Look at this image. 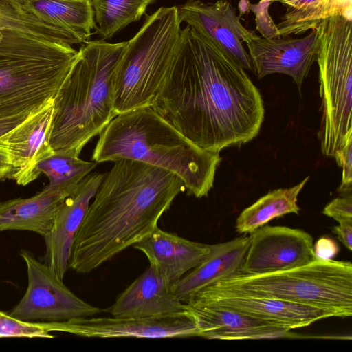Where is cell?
Returning <instances> with one entry per match:
<instances>
[{"label":"cell","mask_w":352,"mask_h":352,"mask_svg":"<svg viewBox=\"0 0 352 352\" xmlns=\"http://www.w3.org/2000/svg\"><path fill=\"white\" fill-rule=\"evenodd\" d=\"M339 252V246L332 239L322 237L314 245V252L316 258L331 260Z\"/></svg>","instance_id":"obj_31"},{"label":"cell","mask_w":352,"mask_h":352,"mask_svg":"<svg viewBox=\"0 0 352 352\" xmlns=\"http://www.w3.org/2000/svg\"><path fill=\"white\" fill-rule=\"evenodd\" d=\"M155 0H91L97 34L110 38L129 24L138 21Z\"/></svg>","instance_id":"obj_25"},{"label":"cell","mask_w":352,"mask_h":352,"mask_svg":"<svg viewBox=\"0 0 352 352\" xmlns=\"http://www.w3.org/2000/svg\"><path fill=\"white\" fill-rule=\"evenodd\" d=\"M322 213L336 220L338 223H352L351 192L344 193L327 204Z\"/></svg>","instance_id":"obj_29"},{"label":"cell","mask_w":352,"mask_h":352,"mask_svg":"<svg viewBox=\"0 0 352 352\" xmlns=\"http://www.w3.org/2000/svg\"><path fill=\"white\" fill-rule=\"evenodd\" d=\"M198 292L217 296L275 298L329 310L336 317H349L352 315V264L317 258L281 272L237 274Z\"/></svg>","instance_id":"obj_6"},{"label":"cell","mask_w":352,"mask_h":352,"mask_svg":"<svg viewBox=\"0 0 352 352\" xmlns=\"http://www.w3.org/2000/svg\"><path fill=\"white\" fill-rule=\"evenodd\" d=\"M105 173L87 175L60 206L49 233L43 237L45 261L52 273L60 280L69 268L72 243L89 206Z\"/></svg>","instance_id":"obj_14"},{"label":"cell","mask_w":352,"mask_h":352,"mask_svg":"<svg viewBox=\"0 0 352 352\" xmlns=\"http://www.w3.org/2000/svg\"><path fill=\"white\" fill-rule=\"evenodd\" d=\"M54 100L30 116L1 139L12 166L10 178L25 186L41 175L38 165L53 155L50 133Z\"/></svg>","instance_id":"obj_15"},{"label":"cell","mask_w":352,"mask_h":352,"mask_svg":"<svg viewBox=\"0 0 352 352\" xmlns=\"http://www.w3.org/2000/svg\"><path fill=\"white\" fill-rule=\"evenodd\" d=\"M89 1H91V0H89Z\"/></svg>","instance_id":"obj_36"},{"label":"cell","mask_w":352,"mask_h":352,"mask_svg":"<svg viewBox=\"0 0 352 352\" xmlns=\"http://www.w3.org/2000/svg\"><path fill=\"white\" fill-rule=\"evenodd\" d=\"M171 285L154 266L149 265L103 311L116 317H148L187 309L186 303L173 294Z\"/></svg>","instance_id":"obj_17"},{"label":"cell","mask_w":352,"mask_h":352,"mask_svg":"<svg viewBox=\"0 0 352 352\" xmlns=\"http://www.w3.org/2000/svg\"><path fill=\"white\" fill-rule=\"evenodd\" d=\"M12 170L10 155L0 138V181L5 178H10Z\"/></svg>","instance_id":"obj_33"},{"label":"cell","mask_w":352,"mask_h":352,"mask_svg":"<svg viewBox=\"0 0 352 352\" xmlns=\"http://www.w3.org/2000/svg\"><path fill=\"white\" fill-rule=\"evenodd\" d=\"M41 19L74 31L88 40L95 27L89 0H16Z\"/></svg>","instance_id":"obj_23"},{"label":"cell","mask_w":352,"mask_h":352,"mask_svg":"<svg viewBox=\"0 0 352 352\" xmlns=\"http://www.w3.org/2000/svg\"><path fill=\"white\" fill-rule=\"evenodd\" d=\"M58 331L86 338H168L200 336L188 309L148 317H80L58 321Z\"/></svg>","instance_id":"obj_10"},{"label":"cell","mask_w":352,"mask_h":352,"mask_svg":"<svg viewBox=\"0 0 352 352\" xmlns=\"http://www.w3.org/2000/svg\"><path fill=\"white\" fill-rule=\"evenodd\" d=\"M20 255L27 267L28 283L25 294L9 313L12 316L25 321L56 322L103 311L74 294L30 252L21 250Z\"/></svg>","instance_id":"obj_9"},{"label":"cell","mask_w":352,"mask_h":352,"mask_svg":"<svg viewBox=\"0 0 352 352\" xmlns=\"http://www.w3.org/2000/svg\"><path fill=\"white\" fill-rule=\"evenodd\" d=\"M323 20L341 16L352 21V0H321Z\"/></svg>","instance_id":"obj_30"},{"label":"cell","mask_w":352,"mask_h":352,"mask_svg":"<svg viewBox=\"0 0 352 352\" xmlns=\"http://www.w3.org/2000/svg\"><path fill=\"white\" fill-rule=\"evenodd\" d=\"M151 107L193 144L218 153L254 138L265 116L261 95L245 69L188 25Z\"/></svg>","instance_id":"obj_1"},{"label":"cell","mask_w":352,"mask_h":352,"mask_svg":"<svg viewBox=\"0 0 352 352\" xmlns=\"http://www.w3.org/2000/svg\"><path fill=\"white\" fill-rule=\"evenodd\" d=\"M67 197L47 186L33 197L0 202V231L26 230L45 236Z\"/></svg>","instance_id":"obj_22"},{"label":"cell","mask_w":352,"mask_h":352,"mask_svg":"<svg viewBox=\"0 0 352 352\" xmlns=\"http://www.w3.org/2000/svg\"><path fill=\"white\" fill-rule=\"evenodd\" d=\"M78 54L72 45H0V119L34 113L53 101Z\"/></svg>","instance_id":"obj_7"},{"label":"cell","mask_w":352,"mask_h":352,"mask_svg":"<svg viewBox=\"0 0 352 352\" xmlns=\"http://www.w3.org/2000/svg\"><path fill=\"white\" fill-rule=\"evenodd\" d=\"M320 0H271L273 1H278L287 6V8L299 9L307 7Z\"/></svg>","instance_id":"obj_35"},{"label":"cell","mask_w":352,"mask_h":352,"mask_svg":"<svg viewBox=\"0 0 352 352\" xmlns=\"http://www.w3.org/2000/svg\"><path fill=\"white\" fill-rule=\"evenodd\" d=\"M322 121L321 150L334 157L352 138V21L341 16L316 27Z\"/></svg>","instance_id":"obj_8"},{"label":"cell","mask_w":352,"mask_h":352,"mask_svg":"<svg viewBox=\"0 0 352 352\" xmlns=\"http://www.w3.org/2000/svg\"><path fill=\"white\" fill-rule=\"evenodd\" d=\"M80 34L45 21L16 0H0V45L87 42Z\"/></svg>","instance_id":"obj_20"},{"label":"cell","mask_w":352,"mask_h":352,"mask_svg":"<svg viewBox=\"0 0 352 352\" xmlns=\"http://www.w3.org/2000/svg\"><path fill=\"white\" fill-rule=\"evenodd\" d=\"M250 234L241 274L258 275L281 272L317 259L312 236L302 230L263 226Z\"/></svg>","instance_id":"obj_11"},{"label":"cell","mask_w":352,"mask_h":352,"mask_svg":"<svg viewBox=\"0 0 352 352\" xmlns=\"http://www.w3.org/2000/svg\"><path fill=\"white\" fill-rule=\"evenodd\" d=\"M173 285L209 255L211 245L192 241L157 226L132 245Z\"/></svg>","instance_id":"obj_18"},{"label":"cell","mask_w":352,"mask_h":352,"mask_svg":"<svg viewBox=\"0 0 352 352\" xmlns=\"http://www.w3.org/2000/svg\"><path fill=\"white\" fill-rule=\"evenodd\" d=\"M184 303L196 318L200 337L244 340L292 336L288 329L236 311L189 301Z\"/></svg>","instance_id":"obj_19"},{"label":"cell","mask_w":352,"mask_h":352,"mask_svg":"<svg viewBox=\"0 0 352 352\" xmlns=\"http://www.w3.org/2000/svg\"><path fill=\"white\" fill-rule=\"evenodd\" d=\"M56 322L19 320L0 310V338H53Z\"/></svg>","instance_id":"obj_27"},{"label":"cell","mask_w":352,"mask_h":352,"mask_svg":"<svg viewBox=\"0 0 352 352\" xmlns=\"http://www.w3.org/2000/svg\"><path fill=\"white\" fill-rule=\"evenodd\" d=\"M187 301L232 310L289 330L309 326L321 319L336 317L329 310L270 298L217 296L197 292Z\"/></svg>","instance_id":"obj_16"},{"label":"cell","mask_w":352,"mask_h":352,"mask_svg":"<svg viewBox=\"0 0 352 352\" xmlns=\"http://www.w3.org/2000/svg\"><path fill=\"white\" fill-rule=\"evenodd\" d=\"M309 179L308 176L293 187L269 192L244 209L236 219V231L241 234L252 233L276 217L290 213L298 214V196Z\"/></svg>","instance_id":"obj_24"},{"label":"cell","mask_w":352,"mask_h":352,"mask_svg":"<svg viewBox=\"0 0 352 352\" xmlns=\"http://www.w3.org/2000/svg\"><path fill=\"white\" fill-rule=\"evenodd\" d=\"M32 114L33 113L19 114L14 116L0 119V137L5 135L14 127L22 123Z\"/></svg>","instance_id":"obj_34"},{"label":"cell","mask_w":352,"mask_h":352,"mask_svg":"<svg viewBox=\"0 0 352 352\" xmlns=\"http://www.w3.org/2000/svg\"><path fill=\"white\" fill-rule=\"evenodd\" d=\"M333 157H335L339 166L342 168V182L338 191L344 194L351 192L352 138L347 141L342 149L336 153Z\"/></svg>","instance_id":"obj_28"},{"label":"cell","mask_w":352,"mask_h":352,"mask_svg":"<svg viewBox=\"0 0 352 352\" xmlns=\"http://www.w3.org/2000/svg\"><path fill=\"white\" fill-rule=\"evenodd\" d=\"M252 71L258 78L272 74L289 76L300 89L318 48L317 28L302 38H267L256 36L246 43Z\"/></svg>","instance_id":"obj_13"},{"label":"cell","mask_w":352,"mask_h":352,"mask_svg":"<svg viewBox=\"0 0 352 352\" xmlns=\"http://www.w3.org/2000/svg\"><path fill=\"white\" fill-rule=\"evenodd\" d=\"M97 164L54 153L38 165V170L49 178L50 187L69 196Z\"/></svg>","instance_id":"obj_26"},{"label":"cell","mask_w":352,"mask_h":352,"mask_svg":"<svg viewBox=\"0 0 352 352\" xmlns=\"http://www.w3.org/2000/svg\"><path fill=\"white\" fill-rule=\"evenodd\" d=\"M250 236L211 245L206 258L171 285L175 296L185 302L201 289L241 273Z\"/></svg>","instance_id":"obj_21"},{"label":"cell","mask_w":352,"mask_h":352,"mask_svg":"<svg viewBox=\"0 0 352 352\" xmlns=\"http://www.w3.org/2000/svg\"><path fill=\"white\" fill-rule=\"evenodd\" d=\"M76 232L69 268L89 273L157 226L175 198L185 190L175 174L129 159L113 162Z\"/></svg>","instance_id":"obj_2"},{"label":"cell","mask_w":352,"mask_h":352,"mask_svg":"<svg viewBox=\"0 0 352 352\" xmlns=\"http://www.w3.org/2000/svg\"><path fill=\"white\" fill-rule=\"evenodd\" d=\"M127 41L86 42L53 102L50 145L54 153L78 157L117 116L113 78Z\"/></svg>","instance_id":"obj_4"},{"label":"cell","mask_w":352,"mask_h":352,"mask_svg":"<svg viewBox=\"0 0 352 352\" xmlns=\"http://www.w3.org/2000/svg\"><path fill=\"white\" fill-rule=\"evenodd\" d=\"M338 226H335L333 232L336 234L339 240L344 245L351 250L352 248V223L342 222L338 223Z\"/></svg>","instance_id":"obj_32"},{"label":"cell","mask_w":352,"mask_h":352,"mask_svg":"<svg viewBox=\"0 0 352 352\" xmlns=\"http://www.w3.org/2000/svg\"><path fill=\"white\" fill-rule=\"evenodd\" d=\"M181 22L210 39L244 69L252 70L251 58L243 46L257 35L246 29L227 0L204 3L188 0L177 7Z\"/></svg>","instance_id":"obj_12"},{"label":"cell","mask_w":352,"mask_h":352,"mask_svg":"<svg viewBox=\"0 0 352 352\" xmlns=\"http://www.w3.org/2000/svg\"><path fill=\"white\" fill-rule=\"evenodd\" d=\"M91 160L140 161L168 170L184 182L188 195L201 198L213 187L221 158L184 137L151 107L116 116L99 133Z\"/></svg>","instance_id":"obj_3"},{"label":"cell","mask_w":352,"mask_h":352,"mask_svg":"<svg viewBox=\"0 0 352 352\" xmlns=\"http://www.w3.org/2000/svg\"><path fill=\"white\" fill-rule=\"evenodd\" d=\"M181 23L177 6L161 7L127 41L113 78L117 116L152 105L179 50Z\"/></svg>","instance_id":"obj_5"}]
</instances>
